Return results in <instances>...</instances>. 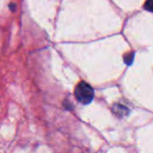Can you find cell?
Returning a JSON list of instances; mask_svg holds the SVG:
<instances>
[{"label":"cell","instance_id":"1","mask_svg":"<svg viewBox=\"0 0 153 153\" xmlns=\"http://www.w3.org/2000/svg\"><path fill=\"white\" fill-rule=\"evenodd\" d=\"M74 97L82 104H89L94 100V92L89 84L86 82H80L74 88Z\"/></svg>","mask_w":153,"mask_h":153},{"label":"cell","instance_id":"2","mask_svg":"<svg viewBox=\"0 0 153 153\" xmlns=\"http://www.w3.org/2000/svg\"><path fill=\"white\" fill-rule=\"evenodd\" d=\"M145 9L149 12H153V0H147L145 3Z\"/></svg>","mask_w":153,"mask_h":153},{"label":"cell","instance_id":"3","mask_svg":"<svg viewBox=\"0 0 153 153\" xmlns=\"http://www.w3.org/2000/svg\"><path fill=\"white\" fill-rule=\"evenodd\" d=\"M133 57H134V53H128V57L125 58V62L127 64H131L132 63V60H133Z\"/></svg>","mask_w":153,"mask_h":153}]
</instances>
